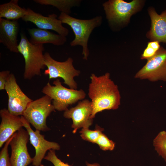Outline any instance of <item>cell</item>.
Masks as SVG:
<instances>
[{
	"instance_id": "ba28073f",
	"label": "cell",
	"mask_w": 166,
	"mask_h": 166,
	"mask_svg": "<svg viewBox=\"0 0 166 166\" xmlns=\"http://www.w3.org/2000/svg\"><path fill=\"white\" fill-rule=\"evenodd\" d=\"M135 78L151 81H166V49L160 48L155 55L147 60L145 65L136 74Z\"/></svg>"
},
{
	"instance_id": "ffe728a7",
	"label": "cell",
	"mask_w": 166,
	"mask_h": 166,
	"mask_svg": "<svg viewBox=\"0 0 166 166\" xmlns=\"http://www.w3.org/2000/svg\"><path fill=\"white\" fill-rule=\"evenodd\" d=\"M155 149L166 162V131L160 132L153 140Z\"/></svg>"
},
{
	"instance_id": "7c38bea8",
	"label": "cell",
	"mask_w": 166,
	"mask_h": 166,
	"mask_svg": "<svg viewBox=\"0 0 166 166\" xmlns=\"http://www.w3.org/2000/svg\"><path fill=\"white\" fill-rule=\"evenodd\" d=\"M92 110L91 101L84 99L79 101L75 107L64 111V117L72 119L73 133H75L80 128H89L92 125L93 119L91 118V116Z\"/></svg>"
},
{
	"instance_id": "cb8c5ba5",
	"label": "cell",
	"mask_w": 166,
	"mask_h": 166,
	"mask_svg": "<svg viewBox=\"0 0 166 166\" xmlns=\"http://www.w3.org/2000/svg\"><path fill=\"white\" fill-rule=\"evenodd\" d=\"M14 135L6 142L3 148L0 151V166H12L8 153V147Z\"/></svg>"
},
{
	"instance_id": "ac0fdd59",
	"label": "cell",
	"mask_w": 166,
	"mask_h": 166,
	"mask_svg": "<svg viewBox=\"0 0 166 166\" xmlns=\"http://www.w3.org/2000/svg\"><path fill=\"white\" fill-rule=\"evenodd\" d=\"M18 0H11L0 5V18L12 21H18L26 15L27 9L18 5Z\"/></svg>"
},
{
	"instance_id": "603a6c76",
	"label": "cell",
	"mask_w": 166,
	"mask_h": 166,
	"mask_svg": "<svg viewBox=\"0 0 166 166\" xmlns=\"http://www.w3.org/2000/svg\"><path fill=\"white\" fill-rule=\"evenodd\" d=\"M95 143L98 145L101 149L104 151L113 150L115 147V143L109 139L102 132L100 135Z\"/></svg>"
},
{
	"instance_id": "52a82bcc",
	"label": "cell",
	"mask_w": 166,
	"mask_h": 166,
	"mask_svg": "<svg viewBox=\"0 0 166 166\" xmlns=\"http://www.w3.org/2000/svg\"><path fill=\"white\" fill-rule=\"evenodd\" d=\"M142 2L139 0L130 2L123 0H110L105 2L102 6L109 23L120 25L128 22L131 16L140 9Z\"/></svg>"
},
{
	"instance_id": "30bf717a",
	"label": "cell",
	"mask_w": 166,
	"mask_h": 166,
	"mask_svg": "<svg viewBox=\"0 0 166 166\" xmlns=\"http://www.w3.org/2000/svg\"><path fill=\"white\" fill-rule=\"evenodd\" d=\"M29 140L27 131L22 128L14 135L10 142L11 148L10 160L12 166H27L33 162L28 151Z\"/></svg>"
},
{
	"instance_id": "2e32d148",
	"label": "cell",
	"mask_w": 166,
	"mask_h": 166,
	"mask_svg": "<svg viewBox=\"0 0 166 166\" xmlns=\"http://www.w3.org/2000/svg\"><path fill=\"white\" fill-rule=\"evenodd\" d=\"M151 26L147 37L152 41L166 43V10L158 14L152 7L148 9Z\"/></svg>"
},
{
	"instance_id": "7a4b0ae2",
	"label": "cell",
	"mask_w": 166,
	"mask_h": 166,
	"mask_svg": "<svg viewBox=\"0 0 166 166\" xmlns=\"http://www.w3.org/2000/svg\"><path fill=\"white\" fill-rule=\"evenodd\" d=\"M62 23L69 25L74 33L75 38L70 43L71 46L81 45L82 48L83 59L87 60L89 55L88 42L90 36L96 28L100 26L102 21L101 16H97L91 19H77L69 14L61 12L58 17Z\"/></svg>"
},
{
	"instance_id": "8992f818",
	"label": "cell",
	"mask_w": 166,
	"mask_h": 166,
	"mask_svg": "<svg viewBox=\"0 0 166 166\" xmlns=\"http://www.w3.org/2000/svg\"><path fill=\"white\" fill-rule=\"evenodd\" d=\"M44 56V64L47 68L44 74L48 75L49 79L62 78L64 81L63 83L70 89H77V84L74 78L80 75V71L74 67L73 59L69 57L64 61H58L53 59L47 52L45 53Z\"/></svg>"
},
{
	"instance_id": "e0dca14e",
	"label": "cell",
	"mask_w": 166,
	"mask_h": 166,
	"mask_svg": "<svg viewBox=\"0 0 166 166\" xmlns=\"http://www.w3.org/2000/svg\"><path fill=\"white\" fill-rule=\"evenodd\" d=\"M28 31L30 37L29 41L33 44L50 43L60 46L63 45L67 40L66 37L54 34L47 30L33 28L28 29Z\"/></svg>"
},
{
	"instance_id": "5b68a950",
	"label": "cell",
	"mask_w": 166,
	"mask_h": 166,
	"mask_svg": "<svg viewBox=\"0 0 166 166\" xmlns=\"http://www.w3.org/2000/svg\"><path fill=\"white\" fill-rule=\"evenodd\" d=\"M55 110L52 99L45 95L30 102L22 116L36 130L47 131L50 129L46 124L47 118Z\"/></svg>"
},
{
	"instance_id": "5bb4252c",
	"label": "cell",
	"mask_w": 166,
	"mask_h": 166,
	"mask_svg": "<svg viewBox=\"0 0 166 166\" xmlns=\"http://www.w3.org/2000/svg\"><path fill=\"white\" fill-rule=\"evenodd\" d=\"M19 30L18 21L0 18V43L11 52L18 53L17 37Z\"/></svg>"
},
{
	"instance_id": "9c48e42d",
	"label": "cell",
	"mask_w": 166,
	"mask_h": 166,
	"mask_svg": "<svg viewBox=\"0 0 166 166\" xmlns=\"http://www.w3.org/2000/svg\"><path fill=\"white\" fill-rule=\"evenodd\" d=\"M5 90L8 96V111L13 115L22 116L28 105L33 100L23 92L12 73L6 83Z\"/></svg>"
},
{
	"instance_id": "83f0119b",
	"label": "cell",
	"mask_w": 166,
	"mask_h": 166,
	"mask_svg": "<svg viewBox=\"0 0 166 166\" xmlns=\"http://www.w3.org/2000/svg\"><path fill=\"white\" fill-rule=\"evenodd\" d=\"M30 166H33V165H30ZM40 166H44L43 164H42Z\"/></svg>"
},
{
	"instance_id": "8fae6325",
	"label": "cell",
	"mask_w": 166,
	"mask_h": 166,
	"mask_svg": "<svg viewBox=\"0 0 166 166\" xmlns=\"http://www.w3.org/2000/svg\"><path fill=\"white\" fill-rule=\"evenodd\" d=\"M23 123V127L27 131L29 136L30 143L35 149V154L33 158L32 165L33 166H40L42 160L44 159L45 153L48 150L53 149L59 150V145L55 142L49 141L45 139V136L41 134L40 131H34L31 128L30 123L22 116L21 117Z\"/></svg>"
},
{
	"instance_id": "4fadbf2b",
	"label": "cell",
	"mask_w": 166,
	"mask_h": 166,
	"mask_svg": "<svg viewBox=\"0 0 166 166\" xmlns=\"http://www.w3.org/2000/svg\"><path fill=\"white\" fill-rule=\"evenodd\" d=\"M57 17V15L54 13L45 16L28 8L26 14L22 19L25 22L33 23L38 28L53 30L59 35L66 37L69 34V30L63 26L62 22Z\"/></svg>"
},
{
	"instance_id": "277c9868",
	"label": "cell",
	"mask_w": 166,
	"mask_h": 166,
	"mask_svg": "<svg viewBox=\"0 0 166 166\" xmlns=\"http://www.w3.org/2000/svg\"><path fill=\"white\" fill-rule=\"evenodd\" d=\"M54 85L48 82L43 88L42 92L49 97L55 110L64 111L68 109V107L79 100H83L86 94L84 91L66 88L62 85L59 79L53 82Z\"/></svg>"
},
{
	"instance_id": "d6986e66",
	"label": "cell",
	"mask_w": 166,
	"mask_h": 166,
	"mask_svg": "<svg viewBox=\"0 0 166 166\" xmlns=\"http://www.w3.org/2000/svg\"><path fill=\"white\" fill-rule=\"evenodd\" d=\"M34 1L42 5L52 6L61 13L69 15L71 13V9L78 6L81 2V1L78 0H34Z\"/></svg>"
},
{
	"instance_id": "4316f807",
	"label": "cell",
	"mask_w": 166,
	"mask_h": 166,
	"mask_svg": "<svg viewBox=\"0 0 166 166\" xmlns=\"http://www.w3.org/2000/svg\"><path fill=\"white\" fill-rule=\"evenodd\" d=\"M147 45L157 51H158L160 48L159 42L156 41H152L149 42Z\"/></svg>"
},
{
	"instance_id": "6da1fadb",
	"label": "cell",
	"mask_w": 166,
	"mask_h": 166,
	"mask_svg": "<svg viewBox=\"0 0 166 166\" xmlns=\"http://www.w3.org/2000/svg\"><path fill=\"white\" fill-rule=\"evenodd\" d=\"M89 87L88 96L91 99L93 110L91 118L105 110L117 109L121 104V96L118 86L106 73L97 76L92 73Z\"/></svg>"
},
{
	"instance_id": "3957f363",
	"label": "cell",
	"mask_w": 166,
	"mask_h": 166,
	"mask_svg": "<svg viewBox=\"0 0 166 166\" xmlns=\"http://www.w3.org/2000/svg\"><path fill=\"white\" fill-rule=\"evenodd\" d=\"M20 35L18 50L25 60L24 78L30 80L35 76L41 75V70L45 67L43 54L44 47L42 44L31 43L24 34L22 33Z\"/></svg>"
},
{
	"instance_id": "9a60e30c",
	"label": "cell",
	"mask_w": 166,
	"mask_h": 166,
	"mask_svg": "<svg viewBox=\"0 0 166 166\" xmlns=\"http://www.w3.org/2000/svg\"><path fill=\"white\" fill-rule=\"evenodd\" d=\"M0 148L17 131L22 128L21 117L11 114L6 109L0 111Z\"/></svg>"
},
{
	"instance_id": "44dd1931",
	"label": "cell",
	"mask_w": 166,
	"mask_h": 166,
	"mask_svg": "<svg viewBox=\"0 0 166 166\" xmlns=\"http://www.w3.org/2000/svg\"><path fill=\"white\" fill-rule=\"evenodd\" d=\"M96 129L91 130L89 128H82L80 132L81 136L84 140L93 143H95L100 134L103 130V128L98 125Z\"/></svg>"
},
{
	"instance_id": "7402d4cb",
	"label": "cell",
	"mask_w": 166,
	"mask_h": 166,
	"mask_svg": "<svg viewBox=\"0 0 166 166\" xmlns=\"http://www.w3.org/2000/svg\"><path fill=\"white\" fill-rule=\"evenodd\" d=\"M44 159L51 162L54 166H71L67 163H64L59 159L56 154L55 150L53 149L49 150ZM86 164L87 166H100L97 163L91 164L86 162Z\"/></svg>"
},
{
	"instance_id": "484cf974",
	"label": "cell",
	"mask_w": 166,
	"mask_h": 166,
	"mask_svg": "<svg viewBox=\"0 0 166 166\" xmlns=\"http://www.w3.org/2000/svg\"><path fill=\"white\" fill-rule=\"evenodd\" d=\"M157 51L147 45L141 55V58L142 59L148 60L155 55Z\"/></svg>"
},
{
	"instance_id": "d4e9b609",
	"label": "cell",
	"mask_w": 166,
	"mask_h": 166,
	"mask_svg": "<svg viewBox=\"0 0 166 166\" xmlns=\"http://www.w3.org/2000/svg\"><path fill=\"white\" fill-rule=\"evenodd\" d=\"M10 73L8 70H3L0 72V90H5L6 83Z\"/></svg>"
}]
</instances>
